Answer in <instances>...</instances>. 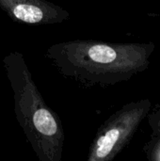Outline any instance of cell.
I'll return each instance as SVG.
<instances>
[{"label": "cell", "instance_id": "277c9868", "mask_svg": "<svg viewBox=\"0 0 160 161\" xmlns=\"http://www.w3.org/2000/svg\"><path fill=\"white\" fill-rule=\"evenodd\" d=\"M0 8L14 22L56 25L70 19V12L47 0H0Z\"/></svg>", "mask_w": 160, "mask_h": 161}, {"label": "cell", "instance_id": "5b68a950", "mask_svg": "<svg viewBox=\"0 0 160 161\" xmlns=\"http://www.w3.org/2000/svg\"><path fill=\"white\" fill-rule=\"evenodd\" d=\"M149 125L152 128L153 134L156 138H160V104L157 109L154 110L151 114H148Z\"/></svg>", "mask_w": 160, "mask_h": 161}, {"label": "cell", "instance_id": "8992f818", "mask_svg": "<svg viewBox=\"0 0 160 161\" xmlns=\"http://www.w3.org/2000/svg\"><path fill=\"white\" fill-rule=\"evenodd\" d=\"M157 141L150 146L147 157L151 160H160V138H156Z\"/></svg>", "mask_w": 160, "mask_h": 161}, {"label": "cell", "instance_id": "6da1fadb", "mask_svg": "<svg viewBox=\"0 0 160 161\" xmlns=\"http://www.w3.org/2000/svg\"><path fill=\"white\" fill-rule=\"evenodd\" d=\"M154 42H108L72 40L55 43L45 57L64 76L85 86H113L144 72Z\"/></svg>", "mask_w": 160, "mask_h": 161}, {"label": "cell", "instance_id": "3957f363", "mask_svg": "<svg viewBox=\"0 0 160 161\" xmlns=\"http://www.w3.org/2000/svg\"><path fill=\"white\" fill-rule=\"evenodd\" d=\"M152 109L149 99L132 101L113 113L99 127L91 142L88 161L113 160L130 142Z\"/></svg>", "mask_w": 160, "mask_h": 161}, {"label": "cell", "instance_id": "7a4b0ae2", "mask_svg": "<svg viewBox=\"0 0 160 161\" xmlns=\"http://www.w3.org/2000/svg\"><path fill=\"white\" fill-rule=\"evenodd\" d=\"M3 65L13 92L16 120L38 159L60 161L65 140L61 120L43 100L24 55L9 52Z\"/></svg>", "mask_w": 160, "mask_h": 161}]
</instances>
